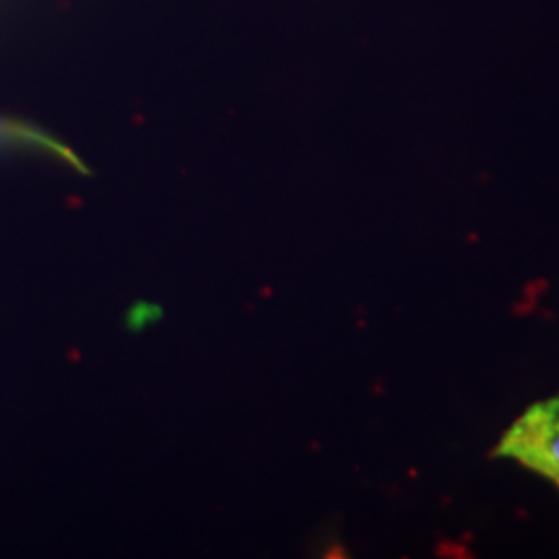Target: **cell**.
I'll use <instances>...</instances> for the list:
<instances>
[{"label":"cell","instance_id":"cell-3","mask_svg":"<svg viewBox=\"0 0 559 559\" xmlns=\"http://www.w3.org/2000/svg\"><path fill=\"white\" fill-rule=\"evenodd\" d=\"M556 485H558V487H559V483H556Z\"/></svg>","mask_w":559,"mask_h":559},{"label":"cell","instance_id":"cell-2","mask_svg":"<svg viewBox=\"0 0 559 559\" xmlns=\"http://www.w3.org/2000/svg\"><path fill=\"white\" fill-rule=\"evenodd\" d=\"M7 147H46L50 152H60L59 145L40 131L17 120L0 119V150Z\"/></svg>","mask_w":559,"mask_h":559},{"label":"cell","instance_id":"cell-1","mask_svg":"<svg viewBox=\"0 0 559 559\" xmlns=\"http://www.w3.org/2000/svg\"><path fill=\"white\" fill-rule=\"evenodd\" d=\"M496 459H510L545 479L559 483V396L526 408L493 450Z\"/></svg>","mask_w":559,"mask_h":559}]
</instances>
